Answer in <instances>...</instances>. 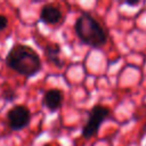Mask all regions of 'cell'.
Here are the masks:
<instances>
[{
  "mask_svg": "<svg viewBox=\"0 0 146 146\" xmlns=\"http://www.w3.org/2000/svg\"><path fill=\"white\" fill-rule=\"evenodd\" d=\"M124 5H127V6H130V7H136V6H138V5H140V1H124L123 2Z\"/></svg>",
  "mask_w": 146,
  "mask_h": 146,
  "instance_id": "30bf717a",
  "label": "cell"
},
{
  "mask_svg": "<svg viewBox=\"0 0 146 146\" xmlns=\"http://www.w3.org/2000/svg\"><path fill=\"white\" fill-rule=\"evenodd\" d=\"M8 18H7V16H5V15H1L0 14V31H3V30H6L7 29V26H8Z\"/></svg>",
  "mask_w": 146,
  "mask_h": 146,
  "instance_id": "9c48e42d",
  "label": "cell"
},
{
  "mask_svg": "<svg viewBox=\"0 0 146 146\" xmlns=\"http://www.w3.org/2000/svg\"><path fill=\"white\" fill-rule=\"evenodd\" d=\"M74 32L83 44L94 49L104 47L108 40L105 27L89 11H82L78 16L74 23Z\"/></svg>",
  "mask_w": 146,
  "mask_h": 146,
  "instance_id": "7a4b0ae2",
  "label": "cell"
},
{
  "mask_svg": "<svg viewBox=\"0 0 146 146\" xmlns=\"http://www.w3.org/2000/svg\"><path fill=\"white\" fill-rule=\"evenodd\" d=\"M43 146H50V144H44Z\"/></svg>",
  "mask_w": 146,
  "mask_h": 146,
  "instance_id": "8fae6325",
  "label": "cell"
},
{
  "mask_svg": "<svg viewBox=\"0 0 146 146\" xmlns=\"http://www.w3.org/2000/svg\"><path fill=\"white\" fill-rule=\"evenodd\" d=\"M44 56L48 60V63L55 65L58 68H62L65 64L64 60L60 58V52H62V48L58 43H49L44 47Z\"/></svg>",
  "mask_w": 146,
  "mask_h": 146,
  "instance_id": "52a82bcc",
  "label": "cell"
},
{
  "mask_svg": "<svg viewBox=\"0 0 146 146\" xmlns=\"http://www.w3.org/2000/svg\"><path fill=\"white\" fill-rule=\"evenodd\" d=\"M17 95H16V91L13 90V89H8V90H3L2 94H1V98L5 99L6 102H14L16 99Z\"/></svg>",
  "mask_w": 146,
  "mask_h": 146,
  "instance_id": "ba28073f",
  "label": "cell"
},
{
  "mask_svg": "<svg viewBox=\"0 0 146 146\" xmlns=\"http://www.w3.org/2000/svg\"><path fill=\"white\" fill-rule=\"evenodd\" d=\"M63 19L62 10L55 5H43L40 10V21L47 25H56Z\"/></svg>",
  "mask_w": 146,
  "mask_h": 146,
  "instance_id": "8992f818",
  "label": "cell"
},
{
  "mask_svg": "<svg viewBox=\"0 0 146 146\" xmlns=\"http://www.w3.org/2000/svg\"><path fill=\"white\" fill-rule=\"evenodd\" d=\"M110 114H111V111L107 106H104L100 104L92 106L88 113L87 122L82 128V137L84 139H90L97 136L100 125L108 117Z\"/></svg>",
  "mask_w": 146,
  "mask_h": 146,
  "instance_id": "3957f363",
  "label": "cell"
},
{
  "mask_svg": "<svg viewBox=\"0 0 146 146\" xmlns=\"http://www.w3.org/2000/svg\"><path fill=\"white\" fill-rule=\"evenodd\" d=\"M6 64L16 73L25 76H35L42 68L39 54L30 46L15 43L6 56Z\"/></svg>",
  "mask_w": 146,
  "mask_h": 146,
  "instance_id": "6da1fadb",
  "label": "cell"
},
{
  "mask_svg": "<svg viewBox=\"0 0 146 146\" xmlns=\"http://www.w3.org/2000/svg\"><path fill=\"white\" fill-rule=\"evenodd\" d=\"M7 122L13 131H21L30 124L31 112L25 105H15L7 112Z\"/></svg>",
  "mask_w": 146,
  "mask_h": 146,
  "instance_id": "277c9868",
  "label": "cell"
},
{
  "mask_svg": "<svg viewBox=\"0 0 146 146\" xmlns=\"http://www.w3.org/2000/svg\"><path fill=\"white\" fill-rule=\"evenodd\" d=\"M64 94L58 88H51L44 91L42 97V105L50 112H56L63 106Z\"/></svg>",
  "mask_w": 146,
  "mask_h": 146,
  "instance_id": "5b68a950",
  "label": "cell"
}]
</instances>
